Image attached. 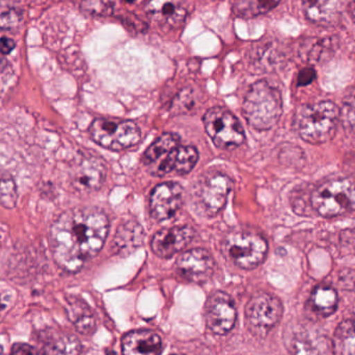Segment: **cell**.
I'll return each mask as SVG.
<instances>
[{"instance_id":"obj_22","label":"cell","mask_w":355,"mask_h":355,"mask_svg":"<svg viewBox=\"0 0 355 355\" xmlns=\"http://www.w3.org/2000/svg\"><path fill=\"white\" fill-rule=\"evenodd\" d=\"M333 350L335 355H355V320L343 321L337 327Z\"/></svg>"},{"instance_id":"obj_28","label":"cell","mask_w":355,"mask_h":355,"mask_svg":"<svg viewBox=\"0 0 355 355\" xmlns=\"http://www.w3.org/2000/svg\"><path fill=\"white\" fill-rule=\"evenodd\" d=\"M23 10L10 4H0V28L14 31L20 26L23 20Z\"/></svg>"},{"instance_id":"obj_9","label":"cell","mask_w":355,"mask_h":355,"mask_svg":"<svg viewBox=\"0 0 355 355\" xmlns=\"http://www.w3.org/2000/svg\"><path fill=\"white\" fill-rule=\"evenodd\" d=\"M283 304L277 296L266 292L254 294L246 304L248 329L258 337H265L283 316Z\"/></svg>"},{"instance_id":"obj_8","label":"cell","mask_w":355,"mask_h":355,"mask_svg":"<svg viewBox=\"0 0 355 355\" xmlns=\"http://www.w3.org/2000/svg\"><path fill=\"white\" fill-rule=\"evenodd\" d=\"M204 125L214 145L220 149L239 147L245 139L238 119L223 107L210 108L204 116Z\"/></svg>"},{"instance_id":"obj_29","label":"cell","mask_w":355,"mask_h":355,"mask_svg":"<svg viewBox=\"0 0 355 355\" xmlns=\"http://www.w3.org/2000/svg\"><path fill=\"white\" fill-rule=\"evenodd\" d=\"M288 349L292 355H323L306 335L300 333L290 338Z\"/></svg>"},{"instance_id":"obj_3","label":"cell","mask_w":355,"mask_h":355,"mask_svg":"<svg viewBox=\"0 0 355 355\" xmlns=\"http://www.w3.org/2000/svg\"><path fill=\"white\" fill-rule=\"evenodd\" d=\"M340 123V108L331 101L304 106L295 116V128L306 143L321 145L335 137Z\"/></svg>"},{"instance_id":"obj_10","label":"cell","mask_w":355,"mask_h":355,"mask_svg":"<svg viewBox=\"0 0 355 355\" xmlns=\"http://www.w3.org/2000/svg\"><path fill=\"white\" fill-rule=\"evenodd\" d=\"M106 172L105 164L101 158L92 154L80 156L71 168V185L78 193H93L103 185Z\"/></svg>"},{"instance_id":"obj_6","label":"cell","mask_w":355,"mask_h":355,"mask_svg":"<svg viewBox=\"0 0 355 355\" xmlns=\"http://www.w3.org/2000/svg\"><path fill=\"white\" fill-rule=\"evenodd\" d=\"M314 210L323 217H336L355 211V179L329 180L311 196Z\"/></svg>"},{"instance_id":"obj_17","label":"cell","mask_w":355,"mask_h":355,"mask_svg":"<svg viewBox=\"0 0 355 355\" xmlns=\"http://www.w3.org/2000/svg\"><path fill=\"white\" fill-rule=\"evenodd\" d=\"M123 355H160L162 338L151 331H135L127 334L122 341Z\"/></svg>"},{"instance_id":"obj_2","label":"cell","mask_w":355,"mask_h":355,"mask_svg":"<svg viewBox=\"0 0 355 355\" xmlns=\"http://www.w3.org/2000/svg\"><path fill=\"white\" fill-rule=\"evenodd\" d=\"M242 112L252 128L269 130L277 124L283 114L281 92L267 81H257L246 92Z\"/></svg>"},{"instance_id":"obj_38","label":"cell","mask_w":355,"mask_h":355,"mask_svg":"<svg viewBox=\"0 0 355 355\" xmlns=\"http://www.w3.org/2000/svg\"><path fill=\"white\" fill-rule=\"evenodd\" d=\"M3 354V348H2V346L0 345V355Z\"/></svg>"},{"instance_id":"obj_25","label":"cell","mask_w":355,"mask_h":355,"mask_svg":"<svg viewBox=\"0 0 355 355\" xmlns=\"http://www.w3.org/2000/svg\"><path fill=\"white\" fill-rule=\"evenodd\" d=\"M122 0H83L80 3L81 12L94 17L112 16L116 6Z\"/></svg>"},{"instance_id":"obj_26","label":"cell","mask_w":355,"mask_h":355,"mask_svg":"<svg viewBox=\"0 0 355 355\" xmlns=\"http://www.w3.org/2000/svg\"><path fill=\"white\" fill-rule=\"evenodd\" d=\"M18 192L15 180L10 175L0 171V206L12 209L16 207Z\"/></svg>"},{"instance_id":"obj_21","label":"cell","mask_w":355,"mask_h":355,"mask_svg":"<svg viewBox=\"0 0 355 355\" xmlns=\"http://www.w3.org/2000/svg\"><path fill=\"white\" fill-rule=\"evenodd\" d=\"M311 304L313 310L323 317H329L337 311L339 304V296L337 291L327 286H319L315 288L311 295Z\"/></svg>"},{"instance_id":"obj_37","label":"cell","mask_w":355,"mask_h":355,"mask_svg":"<svg viewBox=\"0 0 355 355\" xmlns=\"http://www.w3.org/2000/svg\"><path fill=\"white\" fill-rule=\"evenodd\" d=\"M6 309V304L1 302V297H0V310H4Z\"/></svg>"},{"instance_id":"obj_7","label":"cell","mask_w":355,"mask_h":355,"mask_svg":"<svg viewBox=\"0 0 355 355\" xmlns=\"http://www.w3.org/2000/svg\"><path fill=\"white\" fill-rule=\"evenodd\" d=\"M91 139L98 145L112 151H122L139 143V126L132 121L118 119H97L89 126Z\"/></svg>"},{"instance_id":"obj_23","label":"cell","mask_w":355,"mask_h":355,"mask_svg":"<svg viewBox=\"0 0 355 355\" xmlns=\"http://www.w3.org/2000/svg\"><path fill=\"white\" fill-rule=\"evenodd\" d=\"M281 0H235L234 12L242 18H254L266 14L275 8Z\"/></svg>"},{"instance_id":"obj_13","label":"cell","mask_w":355,"mask_h":355,"mask_svg":"<svg viewBox=\"0 0 355 355\" xmlns=\"http://www.w3.org/2000/svg\"><path fill=\"white\" fill-rule=\"evenodd\" d=\"M177 272L186 281L205 284L210 281L216 270L212 254L204 248H192L180 254L176 262Z\"/></svg>"},{"instance_id":"obj_27","label":"cell","mask_w":355,"mask_h":355,"mask_svg":"<svg viewBox=\"0 0 355 355\" xmlns=\"http://www.w3.org/2000/svg\"><path fill=\"white\" fill-rule=\"evenodd\" d=\"M340 121L347 132L355 133V87L344 98L340 110Z\"/></svg>"},{"instance_id":"obj_16","label":"cell","mask_w":355,"mask_h":355,"mask_svg":"<svg viewBox=\"0 0 355 355\" xmlns=\"http://www.w3.org/2000/svg\"><path fill=\"white\" fill-rule=\"evenodd\" d=\"M145 10L153 22L168 29L182 26L188 14L185 0H150Z\"/></svg>"},{"instance_id":"obj_12","label":"cell","mask_w":355,"mask_h":355,"mask_svg":"<svg viewBox=\"0 0 355 355\" xmlns=\"http://www.w3.org/2000/svg\"><path fill=\"white\" fill-rule=\"evenodd\" d=\"M179 146L180 139L175 133L160 135L144 154V164L153 176L170 174L174 170L175 155Z\"/></svg>"},{"instance_id":"obj_19","label":"cell","mask_w":355,"mask_h":355,"mask_svg":"<svg viewBox=\"0 0 355 355\" xmlns=\"http://www.w3.org/2000/svg\"><path fill=\"white\" fill-rule=\"evenodd\" d=\"M145 232L139 223L128 220L119 225L112 241V250L120 254H127L141 246Z\"/></svg>"},{"instance_id":"obj_14","label":"cell","mask_w":355,"mask_h":355,"mask_svg":"<svg viewBox=\"0 0 355 355\" xmlns=\"http://www.w3.org/2000/svg\"><path fill=\"white\" fill-rule=\"evenodd\" d=\"M184 190L177 182H164L154 188L150 198L151 214L156 220L171 218L183 204Z\"/></svg>"},{"instance_id":"obj_1","label":"cell","mask_w":355,"mask_h":355,"mask_svg":"<svg viewBox=\"0 0 355 355\" xmlns=\"http://www.w3.org/2000/svg\"><path fill=\"white\" fill-rule=\"evenodd\" d=\"M108 230V217L99 209L79 207L62 213L50 229V245L56 264L67 272L80 270L99 254Z\"/></svg>"},{"instance_id":"obj_18","label":"cell","mask_w":355,"mask_h":355,"mask_svg":"<svg viewBox=\"0 0 355 355\" xmlns=\"http://www.w3.org/2000/svg\"><path fill=\"white\" fill-rule=\"evenodd\" d=\"M344 0H302L306 18L319 25H331L341 15Z\"/></svg>"},{"instance_id":"obj_34","label":"cell","mask_w":355,"mask_h":355,"mask_svg":"<svg viewBox=\"0 0 355 355\" xmlns=\"http://www.w3.org/2000/svg\"><path fill=\"white\" fill-rule=\"evenodd\" d=\"M16 47L14 40L8 37H0V53L10 54Z\"/></svg>"},{"instance_id":"obj_15","label":"cell","mask_w":355,"mask_h":355,"mask_svg":"<svg viewBox=\"0 0 355 355\" xmlns=\"http://www.w3.org/2000/svg\"><path fill=\"white\" fill-rule=\"evenodd\" d=\"M194 237L196 232L190 227H166L154 235L151 248L159 258H171L189 245Z\"/></svg>"},{"instance_id":"obj_30","label":"cell","mask_w":355,"mask_h":355,"mask_svg":"<svg viewBox=\"0 0 355 355\" xmlns=\"http://www.w3.org/2000/svg\"><path fill=\"white\" fill-rule=\"evenodd\" d=\"M83 346L74 336L60 338L50 348L49 355H81Z\"/></svg>"},{"instance_id":"obj_11","label":"cell","mask_w":355,"mask_h":355,"mask_svg":"<svg viewBox=\"0 0 355 355\" xmlns=\"http://www.w3.org/2000/svg\"><path fill=\"white\" fill-rule=\"evenodd\" d=\"M237 312L233 298L223 291H216L208 298L205 306V320L209 331L223 336L233 329Z\"/></svg>"},{"instance_id":"obj_20","label":"cell","mask_w":355,"mask_h":355,"mask_svg":"<svg viewBox=\"0 0 355 355\" xmlns=\"http://www.w3.org/2000/svg\"><path fill=\"white\" fill-rule=\"evenodd\" d=\"M67 314L78 333L91 335L96 329V319L89 306L83 300L72 297L68 300Z\"/></svg>"},{"instance_id":"obj_4","label":"cell","mask_w":355,"mask_h":355,"mask_svg":"<svg viewBox=\"0 0 355 355\" xmlns=\"http://www.w3.org/2000/svg\"><path fill=\"white\" fill-rule=\"evenodd\" d=\"M233 182L219 171H209L200 177L192 188L191 202L196 213L214 217L225 208Z\"/></svg>"},{"instance_id":"obj_31","label":"cell","mask_w":355,"mask_h":355,"mask_svg":"<svg viewBox=\"0 0 355 355\" xmlns=\"http://www.w3.org/2000/svg\"><path fill=\"white\" fill-rule=\"evenodd\" d=\"M340 288L344 291H354L355 290V270L352 268L342 269L339 272Z\"/></svg>"},{"instance_id":"obj_24","label":"cell","mask_w":355,"mask_h":355,"mask_svg":"<svg viewBox=\"0 0 355 355\" xmlns=\"http://www.w3.org/2000/svg\"><path fill=\"white\" fill-rule=\"evenodd\" d=\"M198 160V152L192 146H179L175 156L174 171L178 175L191 172Z\"/></svg>"},{"instance_id":"obj_5","label":"cell","mask_w":355,"mask_h":355,"mask_svg":"<svg viewBox=\"0 0 355 355\" xmlns=\"http://www.w3.org/2000/svg\"><path fill=\"white\" fill-rule=\"evenodd\" d=\"M221 250L234 265L250 270L262 264L268 252V244L254 232L237 230L225 235L221 242Z\"/></svg>"},{"instance_id":"obj_32","label":"cell","mask_w":355,"mask_h":355,"mask_svg":"<svg viewBox=\"0 0 355 355\" xmlns=\"http://www.w3.org/2000/svg\"><path fill=\"white\" fill-rule=\"evenodd\" d=\"M315 78H316V72H315L314 69H304V70L300 71V75H298L297 85L300 87H306V85H311L315 80Z\"/></svg>"},{"instance_id":"obj_39","label":"cell","mask_w":355,"mask_h":355,"mask_svg":"<svg viewBox=\"0 0 355 355\" xmlns=\"http://www.w3.org/2000/svg\"><path fill=\"white\" fill-rule=\"evenodd\" d=\"M174 355H182V354H174Z\"/></svg>"},{"instance_id":"obj_36","label":"cell","mask_w":355,"mask_h":355,"mask_svg":"<svg viewBox=\"0 0 355 355\" xmlns=\"http://www.w3.org/2000/svg\"><path fill=\"white\" fill-rule=\"evenodd\" d=\"M349 12L352 14V18L355 21V0H352V3L349 6Z\"/></svg>"},{"instance_id":"obj_35","label":"cell","mask_w":355,"mask_h":355,"mask_svg":"<svg viewBox=\"0 0 355 355\" xmlns=\"http://www.w3.org/2000/svg\"><path fill=\"white\" fill-rule=\"evenodd\" d=\"M8 62L6 58H0V74L8 68Z\"/></svg>"},{"instance_id":"obj_33","label":"cell","mask_w":355,"mask_h":355,"mask_svg":"<svg viewBox=\"0 0 355 355\" xmlns=\"http://www.w3.org/2000/svg\"><path fill=\"white\" fill-rule=\"evenodd\" d=\"M10 355H39V352L28 344L16 343L12 345Z\"/></svg>"}]
</instances>
